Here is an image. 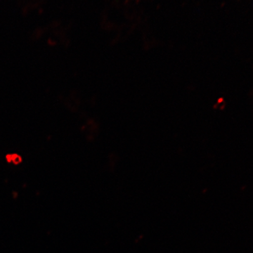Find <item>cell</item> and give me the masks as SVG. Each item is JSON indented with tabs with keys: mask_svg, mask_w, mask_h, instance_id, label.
Instances as JSON below:
<instances>
[{
	"mask_svg": "<svg viewBox=\"0 0 253 253\" xmlns=\"http://www.w3.org/2000/svg\"><path fill=\"white\" fill-rule=\"evenodd\" d=\"M6 160H7L8 162L15 165L19 164L22 161L21 156H18L17 154L9 155V156H6Z\"/></svg>",
	"mask_w": 253,
	"mask_h": 253,
	"instance_id": "1",
	"label": "cell"
}]
</instances>
